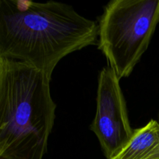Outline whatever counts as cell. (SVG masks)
Wrapping results in <instances>:
<instances>
[{
    "label": "cell",
    "mask_w": 159,
    "mask_h": 159,
    "mask_svg": "<svg viewBox=\"0 0 159 159\" xmlns=\"http://www.w3.org/2000/svg\"><path fill=\"white\" fill-rule=\"evenodd\" d=\"M97 39V23L70 5L0 0V59L27 64L51 78L61 59Z\"/></svg>",
    "instance_id": "cell-1"
},
{
    "label": "cell",
    "mask_w": 159,
    "mask_h": 159,
    "mask_svg": "<svg viewBox=\"0 0 159 159\" xmlns=\"http://www.w3.org/2000/svg\"><path fill=\"white\" fill-rule=\"evenodd\" d=\"M51 78L0 59V159H43L55 120Z\"/></svg>",
    "instance_id": "cell-2"
},
{
    "label": "cell",
    "mask_w": 159,
    "mask_h": 159,
    "mask_svg": "<svg viewBox=\"0 0 159 159\" xmlns=\"http://www.w3.org/2000/svg\"><path fill=\"white\" fill-rule=\"evenodd\" d=\"M159 23V0H113L98 24V48L120 79L131 75Z\"/></svg>",
    "instance_id": "cell-3"
},
{
    "label": "cell",
    "mask_w": 159,
    "mask_h": 159,
    "mask_svg": "<svg viewBox=\"0 0 159 159\" xmlns=\"http://www.w3.org/2000/svg\"><path fill=\"white\" fill-rule=\"evenodd\" d=\"M120 79L109 65L98 77L96 110L90 128L96 134L107 159H112L134 134Z\"/></svg>",
    "instance_id": "cell-4"
},
{
    "label": "cell",
    "mask_w": 159,
    "mask_h": 159,
    "mask_svg": "<svg viewBox=\"0 0 159 159\" xmlns=\"http://www.w3.org/2000/svg\"><path fill=\"white\" fill-rule=\"evenodd\" d=\"M159 143V123L151 120L145 126L134 129L128 142L112 159H144Z\"/></svg>",
    "instance_id": "cell-5"
},
{
    "label": "cell",
    "mask_w": 159,
    "mask_h": 159,
    "mask_svg": "<svg viewBox=\"0 0 159 159\" xmlns=\"http://www.w3.org/2000/svg\"><path fill=\"white\" fill-rule=\"evenodd\" d=\"M144 159H159V143Z\"/></svg>",
    "instance_id": "cell-6"
}]
</instances>
